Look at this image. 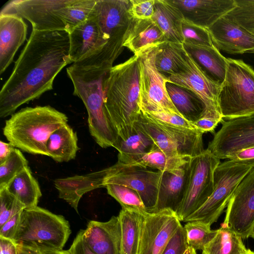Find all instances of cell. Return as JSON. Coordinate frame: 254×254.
<instances>
[{
    "mask_svg": "<svg viewBox=\"0 0 254 254\" xmlns=\"http://www.w3.org/2000/svg\"><path fill=\"white\" fill-rule=\"evenodd\" d=\"M181 225L177 213L171 209L144 212L141 222L137 254H161Z\"/></svg>",
    "mask_w": 254,
    "mask_h": 254,
    "instance_id": "14",
    "label": "cell"
},
{
    "mask_svg": "<svg viewBox=\"0 0 254 254\" xmlns=\"http://www.w3.org/2000/svg\"><path fill=\"white\" fill-rule=\"evenodd\" d=\"M189 164L174 171L162 172L155 212L170 209L176 213L183 199Z\"/></svg>",
    "mask_w": 254,
    "mask_h": 254,
    "instance_id": "24",
    "label": "cell"
},
{
    "mask_svg": "<svg viewBox=\"0 0 254 254\" xmlns=\"http://www.w3.org/2000/svg\"><path fill=\"white\" fill-rule=\"evenodd\" d=\"M142 113L147 118L159 124L182 128L197 129L192 122L177 114L163 111Z\"/></svg>",
    "mask_w": 254,
    "mask_h": 254,
    "instance_id": "41",
    "label": "cell"
},
{
    "mask_svg": "<svg viewBox=\"0 0 254 254\" xmlns=\"http://www.w3.org/2000/svg\"><path fill=\"white\" fill-rule=\"evenodd\" d=\"M83 230H80L74 238L69 250L71 254H96L86 244L83 237Z\"/></svg>",
    "mask_w": 254,
    "mask_h": 254,
    "instance_id": "47",
    "label": "cell"
},
{
    "mask_svg": "<svg viewBox=\"0 0 254 254\" xmlns=\"http://www.w3.org/2000/svg\"><path fill=\"white\" fill-rule=\"evenodd\" d=\"M217 102L223 119L254 114V70L250 65L241 60L227 58L225 78Z\"/></svg>",
    "mask_w": 254,
    "mask_h": 254,
    "instance_id": "7",
    "label": "cell"
},
{
    "mask_svg": "<svg viewBox=\"0 0 254 254\" xmlns=\"http://www.w3.org/2000/svg\"><path fill=\"white\" fill-rule=\"evenodd\" d=\"M77 134L67 124H65L50 136L47 144L48 156L58 162H68L74 159L79 150Z\"/></svg>",
    "mask_w": 254,
    "mask_h": 254,
    "instance_id": "30",
    "label": "cell"
},
{
    "mask_svg": "<svg viewBox=\"0 0 254 254\" xmlns=\"http://www.w3.org/2000/svg\"><path fill=\"white\" fill-rule=\"evenodd\" d=\"M191 158L187 155L167 153L153 145L152 148L140 159L127 165L142 168L150 167L157 169L161 172L171 171L184 167Z\"/></svg>",
    "mask_w": 254,
    "mask_h": 254,
    "instance_id": "34",
    "label": "cell"
},
{
    "mask_svg": "<svg viewBox=\"0 0 254 254\" xmlns=\"http://www.w3.org/2000/svg\"><path fill=\"white\" fill-rule=\"evenodd\" d=\"M183 45L207 76L221 86L225 78L227 58L224 57L214 45L203 46L185 43Z\"/></svg>",
    "mask_w": 254,
    "mask_h": 254,
    "instance_id": "26",
    "label": "cell"
},
{
    "mask_svg": "<svg viewBox=\"0 0 254 254\" xmlns=\"http://www.w3.org/2000/svg\"><path fill=\"white\" fill-rule=\"evenodd\" d=\"M17 254H41V252L35 249L16 245Z\"/></svg>",
    "mask_w": 254,
    "mask_h": 254,
    "instance_id": "51",
    "label": "cell"
},
{
    "mask_svg": "<svg viewBox=\"0 0 254 254\" xmlns=\"http://www.w3.org/2000/svg\"><path fill=\"white\" fill-rule=\"evenodd\" d=\"M70 233L64 216L37 206L23 209L12 240L16 245L39 251H61Z\"/></svg>",
    "mask_w": 254,
    "mask_h": 254,
    "instance_id": "6",
    "label": "cell"
},
{
    "mask_svg": "<svg viewBox=\"0 0 254 254\" xmlns=\"http://www.w3.org/2000/svg\"><path fill=\"white\" fill-rule=\"evenodd\" d=\"M184 228L188 247L195 251H202L217 232L211 229L210 226L198 222H188Z\"/></svg>",
    "mask_w": 254,
    "mask_h": 254,
    "instance_id": "36",
    "label": "cell"
},
{
    "mask_svg": "<svg viewBox=\"0 0 254 254\" xmlns=\"http://www.w3.org/2000/svg\"><path fill=\"white\" fill-rule=\"evenodd\" d=\"M184 18L171 0H155L151 19L162 30L166 41L183 44L182 24Z\"/></svg>",
    "mask_w": 254,
    "mask_h": 254,
    "instance_id": "27",
    "label": "cell"
},
{
    "mask_svg": "<svg viewBox=\"0 0 254 254\" xmlns=\"http://www.w3.org/2000/svg\"><path fill=\"white\" fill-rule=\"evenodd\" d=\"M253 167L231 160L220 163L214 174V190L207 201L184 222H198L211 225L227 206L235 190Z\"/></svg>",
    "mask_w": 254,
    "mask_h": 254,
    "instance_id": "9",
    "label": "cell"
},
{
    "mask_svg": "<svg viewBox=\"0 0 254 254\" xmlns=\"http://www.w3.org/2000/svg\"><path fill=\"white\" fill-rule=\"evenodd\" d=\"M186 59L185 70L168 77V82L190 90L202 101L206 108L205 113L202 117L211 118L219 123L222 122L223 118L217 102L220 86L207 76L188 52Z\"/></svg>",
    "mask_w": 254,
    "mask_h": 254,
    "instance_id": "17",
    "label": "cell"
},
{
    "mask_svg": "<svg viewBox=\"0 0 254 254\" xmlns=\"http://www.w3.org/2000/svg\"><path fill=\"white\" fill-rule=\"evenodd\" d=\"M22 212L13 216L0 227V237L13 240L19 223Z\"/></svg>",
    "mask_w": 254,
    "mask_h": 254,
    "instance_id": "45",
    "label": "cell"
},
{
    "mask_svg": "<svg viewBox=\"0 0 254 254\" xmlns=\"http://www.w3.org/2000/svg\"><path fill=\"white\" fill-rule=\"evenodd\" d=\"M215 237L204 247L202 254H242L248 249L242 238L230 228L221 224Z\"/></svg>",
    "mask_w": 254,
    "mask_h": 254,
    "instance_id": "35",
    "label": "cell"
},
{
    "mask_svg": "<svg viewBox=\"0 0 254 254\" xmlns=\"http://www.w3.org/2000/svg\"><path fill=\"white\" fill-rule=\"evenodd\" d=\"M184 18L209 28L235 6V0H171Z\"/></svg>",
    "mask_w": 254,
    "mask_h": 254,
    "instance_id": "21",
    "label": "cell"
},
{
    "mask_svg": "<svg viewBox=\"0 0 254 254\" xmlns=\"http://www.w3.org/2000/svg\"><path fill=\"white\" fill-rule=\"evenodd\" d=\"M220 160L207 149L190 160L183 199L176 212L181 221L199 209L212 193L214 171Z\"/></svg>",
    "mask_w": 254,
    "mask_h": 254,
    "instance_id": "10",
    "label": "cell"
},
{
    "mask_svg": "<svg viewBox=\"0 0 254 254\" xmlns=\"http://www.w3.org/2000/svg\"><path fill=\"white\" fill-rule=\"evenodd\" d=\"M164 35L151 18L133 19L123 46L138 56L143 51L165 41Z\"/></svg>",
    "mask_w": 254,
    "mask_h": 254,
    "instance_id": "25",
    "label": "cell"
},
{
    "mask_svg": "<svg viewBox=\"0 0 254 254\" xmlns=\"http://www.w3.org/2000/svg\"><path fill=\"white\" fill-rule=\"evenodd\" d=\"M228 159L237 164L254 168V147L236 152L230 156Z\"/></svg>",
    "mask_w": 254,
    "mask_h": 254,
    "instance_id": "46",
    "label": "cell"
},
{
    "mask_svg": "<svg viewBox=\"0 0 254 254\" xmlns=\"http://www.w3.org/2000/svg\"><path fill=\"white\" fill-rule=\"evenodd\" d=\"M40 251L41 254H71L69 250L61 251L43 250Z\"/></svg>",
    "mask_w": 254,
    "mask_h": 254,
    "instance_id": "52",
    "label": "cell"
},
{
    "mask_svg": "<svg viewBox=\"0 0 254 254\" xmlns=\"http://www.w3.org/2000/svg\"><path fill=\"white\" fill-rule=\"evenodd\" d=\"M67 121L65 114L49 105L26 107L5 121L3 133L15 148L48 156L46 144L50 136Z\"/></svg>",
    "mask_w": 254,
    "mask_h": 254,
    "instance_id": "4",
    "label": "cell"
},
{
    "mask_svg": "<svg viewBox=\"0 0 254 254\" xmlns=\"http://www.w3.org/2000/svg\"><path fill=\"white\" fill-rule=\"evenodd\" d=\"M27 25L14 14L0 13V74L12 63L27 37Z\"/></svg>",
    "mask_w": 254,
    "mask_h": 254,
    "instance_id": "22",
    "label": "cell"
},
{
    "mask_svg": "<svg viewBox=\"0 0 254 254\" xmlns=\"http://www.w3.org/2000/svg\"><path fill=\"white\" fill-rule=\"evenodd\" d=\"M208 29L219 50L231 54H254V35L225 16Z\"/></svg>",
    "mask_w": 254,
    "mask_h": 254,
    "instance_id": "19",
    "label": "cell"
},
{
    "mask_svg": "<svg viewBox=\"0 0 254 254\" xmlns=\"http://www.w3.org/2000/svg\"><path fill=\"white\" fill-rule=\"evenodd\" d=\"M128 0H97L93 10L107 44L96 55L75 64L110 70L123 50V43L133 18Z\"/></svg>",
    "mask_w": 254,
    "mask_h": 254,
    "instance_id": "5",
    "label": "cell"
},
{
    "mask_svg": "<svg viewBox=\"0 0 254 254\" xmlns=\"http://www.w3.org/2000/svg\"><path fill=\"white\" fill-rule=\"evenodd\" d=\"M254 223V168L233 192L221 224L235 232L242 239H246L250 237Z\"/></svg>",
    "mask_w": 254,
    "mask_h": 254,
    "instance_id": "16",
    "label": "cell"
},
{
    "mask_svg": "<svg viewBox=\"0 0 254 254\" xmlns=\"http://www.w3.org/2000/svg\"><path fill=\"white\" fill-rule=\"evenodd\" d=\"M157 47L155 46L149 48L137 56L139 105L141 112L163 111L181 115L167 92V77L160 73L156 67L155 58Z\"/></svg>",
    "mask_w": 254,
    "mask_h": 254,
    "instance_id": "11",
    "label": "cell"
},
{
    "mask_svg": "<svg viewBox=\"0 0 254 254\" xmlns=\"http://www.w3.org/2000/svg\"><path fill=\"white\" fill-rule=\"evenodd\" d=\"M187 53L183 44L167 41L160 43L155 58L157 69L166 77L184 72L187 67Z\"/></svg>",
    "mask_w": 254,
    "mask_h": 254,
    "instance_id": "29",
    "label": "cell"
},
{
    "mask_svg": "<svg viewBox=\"0 0 254 254\" xmlns=\"http://www.w3.org/2000/svg\"><path fill=\"white\" fill-rule=\"evenodd\" d=\"M14 149L15 147L10 143L0 141V164L9 157Z\"/></svg>",
    "mask_w": 254,
    "mask_h": 254,
    "instance_id": "50",
    "label": "cell"
},
{
    "mask_svg": "<svg viewBox=\"0 0 254 254\" xmlns=\"http://www.w3.org/2000/svg\"><path fill=\"white\" fill-rule=\"evenodd\" d=\"M110 70L73 64L66 68L73 85V95L82 101L87 110L90 134L102 148L114 147L118 139L104 105V81Z\"/></svg>",
    "mask_w": 254,
    "mask_h": 254,
    "instance_id": "3",
    "label": "cell"
},
{
    "mask_svg": "<svg viewBox=\"0 0 254 254\" xmlns=\"http://www.w3.org/2000/svg\"><path fill=\"white\" fill-rule=\"evenodd\" d=\"M166 89L174 106L185 119L193 123L204 116L205 106L193 92L168 81Z\"/></svg>",
    "mask_w": 254,
    "mask_h": 254,
    "instance_id": "31",
    "label": "cell"
},
{
    "mask_svg": "<svg viewBox=\"0 0 254 254\" xmlns=\"http://www.w3.org/2000/svg\"><path fill=\"white\" fill-rule=\"evenodd\" d=\"M137 123L152 139L154 146L166 153L193 157L204 150L203 133L198 129L159 124L147 118L142 112Z\"/></svg>",
    "mask_w": 254,
    "mask_h": 254,
    "instance_id": "12",
    "label": "cell"
},
{
    "mask_svg": "<svg viewBox=\"0 0 254 254\" xmlns=\"http://www.w3.org/2000/svg\"><path fill=\"white\" fill-rule=\"evenodd\" d=\"M68 34L69 56L72 63L96 55L107 44L93 9L87 19L74 27Z\"/></svg>",
    "mask_w": 254,
    "mask_h": 254,
    "instance_id": "18",
    "label": "cell"
},
{
    "mask_svg": "<svg viewBox=\"0 0 254 254\" xmlns=\"http://www.w3.org/2000/svg\"><path fill=\"white\" fill-rule=\"evenodd\" d=\"M76 0H13L7 2L0 13L16 14L30 22L32 29L41 31H65L76 26Z\"/></svg>",
    "mask_w": 254,
    "mask_h": 254,
    "instance_id": "8",
    "label": "cell"
},
{
    "mask_svg": "<svg viewBox=\"0 0 254 254\" xmlns=\"http://www.w3.org/2000/svg\"><path fill=\"white\" fill-rule=\"evenodd\" d=\"M128 13L135 19H151L154 11L155 0H130Z\"/></svg>",
    "mask_w": 254,
    "mask_h": 254,
    "instance_id": "43",
    "label": "cell"
},
{
    "mask_svg": "<svg viewBox=\"0 0 254 254\" xmlns=\"http://www.w3.org/2000/svg\"><path fill=\"white\" fill-rule=\"evenodd\" d=\"M111 167V172L105 181V188L110 184L130 188L139 194L146 212H155L162 172L124 165L118 162Z\"/></svg>",
    "mask_w": 254,
    "mask_h": 254,
    "instance_id": "13",
    "label": "cell"
},
{
    "mask_svg": "<svg viewBox=\"0 0 254 254\" xmlns=\"http://www.w3.org/2000/svg\"><path fill=\"white\" fill-rule=\"evenodd\" d=\"M28 166V162L20 149L15 148L9 157L0 164V189L5 188Z\"/></svg>",
    "mask_w": 254,
    "mask_h": 254,
    "instance_id": "38",
    "label": "cell"
},
{
    "mask_svg": "<svg viewBox=\"0 0 254 254\" xmlns=\"http://www.w3.org/2000/svg\"><path fill=\"white\" fill-rule=\"evenodd\" d=\"M242 254H254V252L250 249H248L247 251Z\"/></svg>",
    "mask_w": 254,
    "mask_h": 254,
    "instance_id": "55",
    "label": "cell"
},
{
    "mask_svg": "<svg viewBox=\"0 0 254 254\" xmlns=\"http://www.w3.org/2000/svg\"><path fill=\"white\" fill-rule=\"evenodd\" d=\"M0 254H17V247L12 240L0 237Z\"/></svg>",
    "mask_w": 254,
    "mask_h": 254,
    "instance_id": "49",
    "label": "cell"
},
{
    "mask_svg": "<svg viewBox=\"0 0 254 254\" xmlns=\"http://www.w3.org/2000/svg\"><path fill=\"white\" fill-rule=\"evenodd\" d=\"M235 1V7L225 16L254 35V0Z\"/></svg>",
    "mask_w": 254,
    "mask_h": 254,
    "instance_id": "39",
    "label": "cell"
},
{
    "mask_svg": "<svg viewBox=\"0 0 254 254\" xmlns=\"http://www.w3.org/2000/svg\"><path fill=\"white\" fill-rule=\"evenodd\" d=\"M83 239L96 254H122L121 228L118 216L106 222L92 220L83 231Z\"/></svg>",
    "mask_w": 254,
    "mask_h": 254,
    "instance_id": "20",
    "label": "cell"
},
{
    "mask_svg": "<svg viewBox=\"0 0 254 254\" xmlns=\"http://www.w3.org/2000/svg\"><path fill=\"white\" fill-rule=\"evenodd\" d=\"M182 30L183 43L203 46L214 45L208 28L196 25L184 18L182 22Z\"/></svg>",
    "mask_w": 254,
    "mask_h": 254,
    "instance_id": "40",
    "label": "cell"
},
{
    "mask_svg": "<svg viewBox=\"0 0 254 254\" xmlns=\"http://www.w3.org/2000/svg\"><path fill=\"white\" fill-rule=\"evenodd\" d=\"M188 245L184 226L178 228L161 254H184Z\"/></svg>",
    "mask_w": 254,
    "mask_h": 254,
    "instance_id": "44",
    "label": "cell"
},
{
    "mask_svg": "<svg viewBox=\"0 0 254 254\" xmlns=\"http://www.w3.org/2000/svg\"><path fill=\"white\" fill-rule=\"evenodd\" d=\"M207 149L220 159H228L241 150L254 147V114L223 121Z\"/></svg>",
    "mask_w": 254,
    "mask_h": 254,
    "instance_id": "15",
    "label": "cell"
},
{
    "mask_svg": "<svg viewBox=\"0 0 254 254\" xmlns=\"http://www.w3.org/2000/svg\"><path fill=\"white\" fill-rule=\"evenodd\" d=\"M111 170V166L84 175L57 179L54 185L59 197L66 201L78 213V205L82 196L95 189L105 188V181Z\"/></svg>",
    "mask_w": 254,
    "mask_h": 254,
    "instance_id": "23",
    "label": "cell"
},
{
    "mask_svg": "<svg viewBox=\"0 0 254 254\" xmlns=\"http://www.w3.org/2000/svg\"><path fill=\"white\" fill-rule=\"evenodd\" d=\"M250 237H251L252 238L254 239V223L251 231Z\"/></svg>",
    "mask_w": 254,
    "mask_h": 254,
    "instance_id": "54",
    "label": "cell"
},
{
    "mask_svg": "<svg viewBox=\"0 0 254 254\" xmlns=\"http://www.w3.org/2000/svg\"><path fill=\"white\" fill-rule=\"evenodd\" d=\"M71 63L67 32L32 29L1 88L0 118L11 116L22 105L52 90L57 74Z\"/></svg>",
    "mask_w": 254,
    "mask_h": 254,
    "instance_id": "1",
    "label": "cell"
},
{
    "mask_svg": "<svg viewBox=\"0 0 254 254\" xmlns=\"http://www.w3.org/2000/svg\"><path fill=\"white\" fill-rule=\"evenodd\" d=\"M5 189L24 205L25 208L37 206L42 196L39 183L28 166L12 180Z\"/></svg>",
    "mask_w": 254,
    "mask_h": 254,
    "instance_id": "32",
    "label": "cell"
},
{
    "mask_svg": "<svg viewBox=\"0 0 254 254\" xmlns=\"http://www.w3.org/2000/svg\"><path fill=\"white\" fill-rule=\"evenodd\" d=\"M24 209V205L10 194L5 188L0 189V227Z\"/></svg>",
    "mask_w": 254,
    "mask_h": 254,
    "instance_id": "42",
    "label": "cell"
},
{
    "mask_svg": "<svg viewBox=\"0 0 254 254\" xmlns=\"http://www.w3.org/2000/svg\"><path fill=\"white\" fill-rule=\"evenodd\" d=\"M184 254H197L196 251L193 248L188 247Z\"/></svg>",
    "mask_w": 254,
    "mask_h": 254,
    "instance_id": "53",
    "label": "cell"
},
{
    "mask_svg": "<svg viewBox=\"0 0 254 254\" xmlns=\"http://www.w3.org/2000/svg\"><path fill=\"white\" fill-rule=\"evenodd\" d=\"M105 188L108 193L121 204L122 208L146 212L142 199L135 190L118 184H107Z\"/></svg>",
    "mask_w": 254,
    "mask_h": 254,
    "instance_id": "37",
    "label": "cell"
},
{
    "mask_svg": "<svg viewBox=\"0 0 254 254\" xmlns=\"http://www.w3.org/2000/svg\"><path fill=\"white\" fill-rule=\"evenodd\" d=\"M219 122L216 120L209 117H201L193 123L196 128L204 133L206 132H213Z\"/></svg>",
    "mask_w": 254,
    "mask_h": 254,
    "instance_id": "48",
    "label": "cell"
},
{
    "mask_svg": "<svg viewBox=\"0 0 254 254\" xmlns=\"http://www.w3.org/2000/svg\"><path fill=\"white\" fill-rule=\"evenodd\" d=\"M154 142L137 122L127 137L118 138L115 147L119 151L118 162L130 165L140 159L153 147Z\"/></svg>",
    "mask_w": 254,
    "mask_h": 254,
    "instance_id": "28",
    "label": "cell"
},
{
    "mask_svg": "<svg viewBox=\"0 0 254 254\" xmlns=\"http://www.w3.org/2000/svg\"><path fill=\"white\" fill-rule=\"evenodd\" d=\"M104 105L118 138L132 131L141 114L139 105L138 58L133 56L113 66L104 81Z\"/></svg>",
    "mask_w": 254,
    "mask_h": 254,
    "instance_id": "2",
    "label": "cell"
},
{
    "mask_svg": "<svg viewBox=\"0 0 254 254\" xmlns=\"http://www.w3.org/2000/svg\"><path fill=\"white\" fill-rule=\"evenodd\" d=\"M122 208L118 215L121 228L122 254H137L143 214Z\"/></svg>",
    "mask_w": 254,
    "mask_h": 254,
    "instance_id": "33",
    "label": "cell"
}]
</instances>
